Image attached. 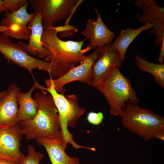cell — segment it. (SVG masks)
Instances as JSON below:
<instances>
[{
  "label": "cell",
  "instance_id": "6da1fadb",
  "mask_svg": "<svg viewBox=\"0 0 164 164\" xmlns=\"http://www.w3.org/2000/svg\"><path fill=\"white\" fill-rule=\"evenodd\" d=\"M56 27L45 28L41 41L46 52L44 60L50 62L54 69L55 78H59L64 75L85 59L84 53L90 50L87 46L82 49V41H63L60 39Z\"/></svg>",
  "mask_w": 164,
  "mask_h": 164
},
{
  "label": "cell",
  "instance_id": "7a4b0ae2",
  "mask_svg": "<svg viewBox=\"0 0 164 164\" xmlns=\"http://www.w3.org/2000/svg\"><path fill=\"white\" fill-rule=\"evenodd\" d=\"M32 98L37 106L36 115L19 123L26 139L35 140L41 138H63L58 111L52 96L47 93L36 92Z\"/></svg>",
  "mask_w": 164,
  "mask_h": 164
},
{
  "label": "cell",
  "instance_id": "3957f363",
  "mask_svg": "<svg viewBox=\"0 0 164 164\" xmlns=\"http://www.w3.org/2000/svg\"><path fill=\"white\" fill-rule=\"evenodd\" d=\"M105 97L114 116L121 117L127 104H137L139 100L130 80L119 68H115L95 87Z\"/></svg>",
  "mask_w": 164,
  "mask_h": 164
},
{
  "label": "cell",
  "instance_id": "277c9868",
  "mask_svg": "<svg viewBox=\"0 0 164 164\" xmlns=\"http://www.w3.org/2000/svg\"><path fill=\"white\" fill-rule=\"evenodd\" d=\"M121 117L124 127L145 141L164 133V118L137 104L128 103Z\"/></svg>",
  "mask_w": 164,
  "mask_h": 164
},
{
  "label": "cell",
  "instance_id": "5b68a950",
  "mask_svg": "<svg viewBox=\"0 0 164 164\" xmlns=\"http://www.w3.org/2000/svg\"><path fill=\"white\" fill-rule=\"evenodd\" d=\"M46 88L44 90L52 96L58 110L60 125L63 138L70 143L74 142L72 134L68 129V126L74 127L79 118L84 114L85 109L79 105L77 97L74 94L64 95L55 90L52 78L46 79Z\"/></svg>",
  "mask_w": 164,
  "mask_h": 164
},
{
  "label": "cell",
  "instance_id": "8992f818",
  "mask_svg": "<svg viewBox=\"0 0 164 164\" xmlns=\"http://www.w3.org/2000/svg\"><path fill=\"white\" fill-rule=\"evenodd\" d=\"M82 0H29L31 8L34 11L40 10L43 28L54 27V25L66 20V26H69L71 18Z\"/></svg>",
  "mask_w": 164,
  "mask_h": 164
},
{
  "label": "cell",
  "instance_id": "52a82bcc",
  "mask_svg": "<svg viewBox=\"0 0 164 164\" xmlns=\"http://www.w3.org/2000/svg\"><path fill=\"white\" fill-rule=\"evenodd\" d=\"M0 52L5 59L26 69L35 81L32 72L34 69L44 70L50 74L52 72L50 62L31 56L28 52L27 45L21 41L14 43L7 35L2 33H0Z\"/></svg>",
  "mask_w": 164,
  "mask_h": 164
},
{
  "label": "cell",
  "instance_id": "ba28073f",
  "mask_svg": "<svg viewBox=\"0 0 164 164\" xmlns=\"http://www.w3.org/2000/svg\"><path fill=\"white\" fill-rule=\"evenodd\" d=\"M29 4L16 11L5 12V17L0 24V33L4 34L9 37L29 40L31 31L28 25L35 15L34 12H27Z\"/></svg>",
  "mask_w": 164,
  "mask_h": 164
},
{
  "label": "cell",
  "instance_id": "9c48e42d",
  "mask_svg": "<svg viewBox=\"0 0 164 164\" xmlns=\"http://www.w3.org/2000/svg\"><path fill=\"white\" fill-rule=\"evenodd\" d=\"M123 60L119 52L109 43L105 45L91 67V86L95 87L115 68L122 67Z\"/></svg>",
  "mask_w": 164,
  "mask_h": 164
},
{
  "label": "cell",
  "instance_id": "30bf717a",
  "mask_svg": "<svg viewBox=\"0 0 164 164\" xmlns=\"http://www.w3.org/2000/svg\"><path fill=\"white\" fill-rule=\"evenodd\" d=\"M103 47H97L91 53L86 56L84 60L77 67H75L62 77L52 80L56 91L58 93H64L63 87L67 84L74 81L91 85L92 65L101 52Z\"/></svg>",
  "mask_w": 164,
  "mask_h": 164
},
{
  "label": "cell",
  "instance_id": "8fae6325",
  "mask_svg": "<svg viewBox=\"0 0 164 164\" xmlns=\"http://www.w3.org/2000/svg\"><path fill=\"white\" fill-rule=\"evenodd\" d=\"M23 135L20 124L0 128V159L19 163Z\"/></svg>",
  "mask_w": 164,
  "mask_h": 164
},
{
  "label": "cell",
  "instance_id": "7c38bea8",
  "mask_svg": "<svg viewBox=\"0 0 164 164\" xmlns=\"http://www.w3.org/2000/svg\"><path fill=\"white\" fill-rule=\"evenodd\" d=\"M19 92V88L14 84H11L6 90L0 91V128L20 123L18 103Z\"/></svg>",
  "mask_w": 164,
  "mask_h": 164
},
{
  "label": "cell",
  "instance_id": "4fadbf2b",
  "mask_svg": "<svg viewBox=\"0 0 164 164\" xmlns=\"http://www.w3.org/2000/svg\"><path fill=\"white\" fill-rule=\"evenodd\" d=\"M94 10L97 15L96 20L90 18L85 29L81 32L83 36L90 39V43L87 46L91 49H95L111 43L115 36L114 33L109 29L103 21L97 10L94 8Z\"/></svg>",
  "mask_w": 164,
  "mask_h": 164
},
{
  "label": "cell",
  "instance_id": "5bb4252c",
  "mask_svg": "<svg viewBox=\"0 0 164 164\" xmlns=\"http://www.w3.org/2000/svg\"><path fill=\"white\" fill-rule=\"evenodd\" d=\"M35 141L45 148L52 164H80L77 158L70 157L66 153L65 149L68 143L63 138H41Z\"/></svg>",
  "mask_w": 164,
  "mask_h": 164
},
{
  "label": "cell",
  "instance_id": "9a60e30c",
  "mask_svg": "<svg viewBox=\"0 0 164 164\" xmlns=\"http://www.w3.org/2000/svg\"><path fill=\"white\" fill-rule=\"evenodd\" d=\"M35 15L29 22L28 27L31 31L27 49L29 54L36 56L40 58H45L46 52L41 42L43 31L41 20V13L40 10L34 11Z\"/></svg>",
  "mask_w": 164,
  "mask_h": 164
},
{
  "label": "cell",
  "instance_id": "2e32d148",
  "mask_svg": "<svg viewBox=\"0 0 164 164\" xmlns=\"http://www.w3.org/2000/svg\"><path fill=\"white\" fill-rule=\"evenodd\" d=\"M37 89L40 90L43 93H47L44 90V87L36 81L28 91L26 93H19L18 96V103L19 105L18 118L20 122L31 119L36 115L37 112V106L35 101L32 97V94Z\"/></svg>",
  "mask_w": 164,
  "mask_h": 164
},
{
  "label": "cell",
  "instance_id": "e0dca14e",
  "mask_svg": "<svg viewBox=\"0 0 164 164\" xmlns=\"http://www.w3.org/2000/svg\"><path fill=\"white\" fill-rule=\"evenodd\" d=\"M135 5L142 11L141 15L137 14L136 19L140 22L145 25L150 23L154 18H157L164 21V8L161 7L154 0H136Z\"/></svg>",
  "mask_w": 164,
  "mask_h": 164
},
{
  "label": "cell",
  "instance_id": "ac0fdd59",
  "mask_svg": "<svg viewBox=\"0 0 164 164\" xmlns=\"http://www.w3.org/2000/svg\"><path fill=\"white\" fill-rule=\"evenodd\" d=\"M152 27L151 24L148 23L136 29L129 28L121 30L118 37L112 44L113 47L119 52L123 60L125 58L127 48L134 39L142 32Z\"/></svg>",
  "mask_w": 164,
  "mask_h": 164
},
{
  "label": "cell",
  "instance_id": "d6986e66",
  "mask_svg": "<svg viewBox=\"0 0 164 164\" xmlns=\"http://www.w3.org/2000/svg\"><path fill=\"white\" fill-rule=\"evenodd\" d=\"M136 65L141 70L150 73L154 77L155 81L160 87H164V64L150 62L145 58L136 56L135 57Z\"/></svg>",
  "mask_w": 164,
  "mask_h": 164
},
{
  "label": "cell",
  "instance_id": "ffe728a7",
  "mask_svg": "<svg viewBox=\"0 0 164 164\" xmlns=\"http://www.w3.org/2000/svg\"><path fill=\"white\" fill-rule=\"evenodd\" d=\"M28 153L25 155L21 152V158L19 164H39L44 157V155L39 151H36L33 146H28Z\"/></svg>",
  "mask_w": 164,
  "mask_h": 164
},
{
  "label": "cell",
  "instance_id": "44dd1931",
  "mask_svg": "<svg viewBox=\"0 0 164 164\" xmlns=\"http://www.w3.org/2000/svg\"><path fill=\"white\" fill-rule=\"evenodd\" d=\"M150 23L152 24V29L149 31V33L150 34H154L155 36V46H161L164 40V21L155 18L152 20Z\"/></svg>",
  "mask_w": 164,
  "mask_h": 164
},
{
  "label": "cell",
  "instance_id": "7402d4cb",
  "mask_svg": "<svg viewBox=\"0 0 164 164\" xmlns=\"http://www.w3.org/2000/svg\"><path fill=\"white\" fill-rule=\"evenodd\" d=\"M7 8V11L10 12L16 11L26 4L29 3L27 0H3Z\"/></svg>",
  "mask_w": 164,
  "mask_h": 164
},
{
  "label": "cell",
  "instance_id": "603a6c76",
  "mask_svg": "<svg viewBox=\"0 0 164 164\" xmlns=\"http://www.w3.org/2000/svg\"><path fill=\"white\" fill-rule=\"evenodd\" d=\"M103 118V114L101 112H90L88 114L87 116L88 122L94 125H98L101 123Z\"/></svg>",
  "mask_w": 164,
  "mask_h": 164
},
{
  "label": "cell",
  "instance_id": "cb8c5ba5",
  "mask_svg": "<svg viewBox=\"0 0 164 164\" xmlns=\"http://www.w3.org/2000/svg\"><path fill=\"white\" fill-rule=\"evenodd\" d=\"M160 53L159 55V61L160 64H163L164 58V40L163 41L161 46Z\"/></svg>",
  "mask_w": 164,
  "mask_h": 164
},
{
  "label": "cell",
  "instance_id": "d4e9b609",
  "mask_svg": "<svg viewBox=\"0 0 164 164\" xmlns=\"http://www.w3.org/2000/svg\"><path fill=\"white\" fill-rule=\"evenodd\" d=\"M7 11L6 5L4 0H0V13Z\"/></svg>",
  "mask_w": 164,
  "mask_h": 164
},
{
  "label": "cell",
  "instance_id": "484cf974",
  "mask_svg": "<svg viewBox=\"0 0 164 164\" xmlns=\"http://www.w3.org/2000/svg\"><path fill=\"white\" fill-rule=\"evenodd\" d=\"M0 164H19L14 162L0 159Z\"/></svg>",
  "mask_w": 164,
  "mask_h": 164
}]
</instances>
